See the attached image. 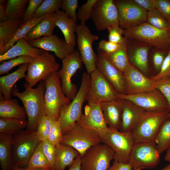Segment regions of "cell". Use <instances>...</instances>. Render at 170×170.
I'll return each mask as SVG.
<instances>
[{"mask_svg":"<svg viewBox=\"0 0 170 170\" xmlns=\"http://www.w3.org/2000/svg\"><path fill=\"white\" fill-rule=\"evenodd\" d=\"M22 21L7 20L0 23V53L12 38Z\"/></svg>","mask_w":170,"mask_h":170,"instance_id":"e575fe53","label":"cell"},{"mask_svg":"<svg viewBox=\"0 0 170 170\" xmlns=\"http://www.w3.org/2000/svg\"><path fill=\"white\" fill-rule=\"evenodd\" d=\"M26 120L0 118V133L13 135L27 127Z\"/></svg>","mask_w":170,"mask_h":170,"instance_id":"d590c367","label":"cell"},{"mask_svg":"<svg viewBox=\"0 0 170 170\" xmlns=\"http://www.w3.org/2000/svg\"><path fill=\"white\" fill-rule=\"evenodd\" d=\"M90 82L86 101L101 103L119 98V94L97 69L90 74Z\"/></svg>","mask_w":170,"mask_h":170,"instance_id":"7c38bea8","label":"cell"},{"mask_svg":"<svg viewBox=\"0 0 170 170\" xmlns=\"http://www.w3.org/2000/svg\"><path fill=\"white\" fill-rule=\"evenodd\" d=\"M53 121L47 115L41 119L36 131L37 136L41 141L48 139L52 124Z\"/></svg>","mask_w":170,"mask_h":170,"instance_id":"b9f144b4","label":"cell"},{"mask_svg":"<svg viewBox=\"0 0 170 170\" xmlns=\"http://www.w3.org/2000/svg\"><path fill=\"white\" fill-rule=\"evenodd\" d=\"M162 170H170V164L167 165L163 168Z\"/></svg>","mask_w":170,"mask_h":170,"instance_id":"6125c7cd","label":"cell"},{"mask_svg":"<svg viewBox=\"0 0 170 170\" xmlns=\"http://www.w3.org/2000/svg\"><path fill=\"white\" fill-rule=\"evenodd\" d=\"M104 116L109 127L119 130L123 110L122 99H116L100 104Z\"/></svg>","mask_w":170,"mask_h":170,"instance_id":"cb8c5ba5","label":"cell"},{"mask_svg":"<svg viewBox=\"0 0 170 170\" xmlns=\"http://www.w3.org/2000/svg\"><path fill=\"white\" fill-rule=\"evenodd\" d=\"M118 97L131 102L145 111H153L169 108L167 100L161 93L156 89L134 94H119Z\"/></svg>","mask_w":170,"mask_h":170,"instance_id":"e0dca14e","label":"cell"},{"mask_svg":"<svg viewBox=\"0 0 170 170\" xmlns=\"http://www.w3.org/2000/svg\"><path fill=\"white\" fill-rule=\"evenodd\" d=\"M44 154L51 169L54 170L56 158V146L48 139L41 141Z\"/></svg>","mask_w":170,"mask_h":170,"instance_id":"bcb514c9","label":"cell"},{"mask_svg":"<svg viewBox=\"0 0 170 170\" xmlns=\"http://www.w3.org/2000/svg\"><path fill=\"white\" fill-rule=\"evenodd\" d=\"M27 41L34 48L54 52L61 60L75 50L74 46L54 34Z\"/></svg>","mask_w":170,"mask_h":170,"instance_id":"7402d4cb","label":"cell"},{"mask_svg":"<svg viewBox=\"0 0 170 170\" xmlns=\"http://www.w3.org/2000/svg\"><path fill=\"white\" fill-rule=\"evenodd\" d=\"M34 58L30 56H23L3 62L0 65V75L8 73L13 68L17 65L29 63L33 60Z\"/></svg>","mask_w":170,"mask_h":170,"instance_id":"60d3db41","label":"cell"},{"mask_svg":"<svg viewBox=\"0 0 170 170\" xmlns=\"http://www.w3.org/2000/svg\"><path fill=\"white\" fill-rule=\"evenodd\" d=\"M27 166L36 168L51 169L44 154L41 141L38 144L31 156Z\"/></svg>","mask_w":170,"mask_h":170,"instance_id":"74e56055","label":"cell"},{"mask_svg":"<svg viewBox=\"0 0 170 170\" xmlns=\"http://www.w3.org/2000/svg\"><path fill=\"white\" fill-rule=\"evenodd\" d=\"M23 86L25 90L22 92H19L16 87H13L11 94L19 99L23 104L28 119L27 128L36 131L41 118L47 115L44 101L45 82L41 81L35 88L26 83Z\"/></svg>","mask_w":170,"mask_h":170,"instance_id":"6da1fadb","label":"cell"},{"mask_svg":"<svg viewBox=\"0 0 170 170\" xmlns=\"http://www.w3.org/2000/svg\"><path fill=\"white\" fill-rule=\"evenodd\" d=\"M54 19L55 26L61 31L65 40L75 47L76 43L75 33L78 25L76 22L60 10L54 13Z\"/></svg>","mask_w":170,"mask_h":170,"instance_id":"484cf974","label":"cell"},{"mask_svg":"<svg viewBox=\"0 0 170 170\" xmlns=\"http://www.w3.org/2000/svg\"><path fill=\"white\" fill-rule=\"evenodd\" d=\"M156 8L170 23V0H156Z\"/></svg>","mask_w":170,"mask_h":170,"instance_id":"db71d44e","label":"cell"},{"mask_svg":"<svg viewBox=\"0 0 170 170\" xmlns=\"http://www.w3.org/2000/svg\"><path fill=\"white\" fill-rule=\"evenodd\" d=\"M28 0H8L5 6L7 20H23Z\"/></svg>","mask_w":170,"mask_h":170,"instance_id":"d6a6232c","label":"cell"},{"mask_svg":"<svg viewBox=\"0 0 170 170\" xmlns=\"http://www.w3.org/2000/svg\"><path fill=\"white\" fill-rule=\"evenodd\" d=\"M44 81V101L46 115L52 121H58L61 108L71 101L63 92L58 71L52 73Z\"/></svg>","mask_w":170,"mask_h":170,"instance_id":"277c9868","label":"cell"},{"mask_svg":"<svg viewBox=\"0 0 170 170\" xmlns=\"http://www.w3.org/2000/svg\"><path fill=\"white\" fill-rule=\"evenodd\" d=\"M168 50L152 48L150 51L149 56L151 58L152 65L158 73L161 70L165 59L168 53Z\"/></svg>","mask_w":170,"mask_h":170,"instance_id":"7bdbcfd3","label":"cell"},{"mask_svg":"<svg viewBox=\"0 0 170 170\" xmlns=\"http://www.w3.org/2000/svg\"><path fill=\"white\" fill-rule=\"evenodd\" d=\"M45 50L31 46L24 38L18 41L6 52L0 55V61L18 57L27 56L34 58L40 56Z\"/></svg>","mask_w":170,"mask_h":170,"instance_id":"d4e9b609","label":"cell"},{"mask_svg":"<svg viewBox=\"0 0 170 170\" xmlns=\"http://www.w3.org/2000/svg\"><path fill=\"white\" fill-rule=\"evenodd\" d=\"M76 33L78 51L87 72L90 74L95 70L97 58V54L93 48V43L98 39V37L92 34L85 24L77 25Z\"/></svg>","mask_w":170,"mask_h":170,"instance_id":"8fae6325","label":"cell"},{"mask_svg":"<svg viewBox=\"0 0 170 170\" xmlns=\"http://www.w3.org/2000/svg\"><path fill=\"white\" fill-rule=\"evenodd\" d=\"M43 1V0H28V5L23 18V21H26L33 18L35 13Z\"/></svg>","mask_w":170,"mask_h":170,"instance_id":"f5cc1de1","label":"cell"},{"mask_svg":"<svg viewBox=\"0 0 170 170\" xmlns=\"http://www.w3.org/2000/svg\"><path fill=\"white\" fill-rule=\"evenodd\" d=\"M76 123L83 128L96 132L102 139L107 133L109 127L105 120L100 104L89 103Z\"/></svg>","mask_w":170,"mask_h":170,"instance_id":"ac0fdd59","label":"cell"},{"mask_svg":"<svg viewBox=\"0 0 170 170\" xmlns=\"http://www.w3.org/2000/svg\"><path fill=\"white\" fill-rule=\"evenodd\" d=\"M154 142L160 155L170 148V117H167L162 122Z\"/></svg>","mask_w":170,"mask_h":170,"instance_id":"1f68e13d","label":"cell"},{"mask_svg":"<svg viewBox=\"0 0 170 170\" xmlns=\"http://www.w3.org/2000/svg\"><path fill=\"white\" fill-rule=\"evenodd\" d=\"M90 82V75L83 73L81 86L76 95L69 104L61 108L58 121L63 134L76 123L82 114V107L86 101Z\"/></svg>","mask_w":170,"mask_h":170,"instance_id":"7a4b0ae2","label":"cell"},{"mask_svg":"<svg viewBox=\"0 0 170 170\" xmlns=\"http://www.w3.org/2000/svg\"><path fill=\"white\" fill-rule=\"evenodd\" d=\"M62 65L58 71L61 87L65 96L72 100L78 91L76 85L71 81L73 76L82 67V61L78 51L75 50L72 53L62 60Z\"/></svg>","mask_w":170,"mask_h":170,"instance_id":"4fadbf2b","label":"cell"},{"mask_svg":"<svg viewBox=\"0 0 170 170\" xmlns=\"http://www.w3.org/2000/svg\"><path fill=\"white\" fill-rule=\"evenodd\" d=\"M127 38L126 48L130 63L145 75L150 71L149 55L152 47L139 41Z\"/></svg>","mask_w":170,"mask_h":170,"instance_id":"44dd1931","label":"cell"},{"mask_svg":"<svg viewBox=\"0 0 170 170\" xmlns=\"http://www.w3.org/2000/svg\"><path fill=\"white\" fill-rule=\"evenodd\" d=\"M7 20L5 4L0 3V23Z\"/></svg>","mask_w":170,"mask_h":170,"instance_id":"680465c9","label":"cell"},{"mask_svg":"<svg viewBox=\"0 0 170 170\" xmlns=\"http://www.w3.org/2000/svg\"><path fill=\"white\" fill-rule=\"evenodd\" d=\"M160 154L154 142L135 143L130 153L129 162L141 169L153 168L160 162Z\"/></svg>","mask_w":170,"mask_h":170,"instance_id":"5bb4252c","label":"cell"},{"mask_svg":"<svg viewBox=\"0 0 170 170\" xmlns=\"http://www.w3.org/2000/svg\"><path fill=\"white\" fill-rule=\"evenodd\" d=\"M133 1L147 12L156 9V0H133Z\"/></svg>","mask_w":170,"mask_h":170,"instance_id":"11a10c76","label":"cell"},{"mask_svg":"<svg viewBox=\"0 0 170 170\" xmlns=\"http://www.w3.org/2000/svg\"><path fill=\"white\" fill-rule=\"evenodd\" d=\"M133 165L129 162L125 163L114 160L108 170H133Z\"/></svg>","mask_w":170,"mask_h":170,"instance_id":"9f6ffc18","label":"cell"},{"mask_svg":"<svg viewBox=\"0 0 170 170\" xmlns=\"http://www.w3.org/2000/svg\"><path fill=\"white\" fill-rule=\"evenodd\" d=\"M101 143L102 139L96 132L76 123L63 134L61 141L77 150L81 157L90 147Z\"/></svg>","mask_w":170,"mask_h":170,"instance_id":"52a82bcc","label":"cell"},{"mask_svg":"<svg viewBox=\"0 0 170 170\" xmlns=\"http://www.w3.org/2000/svg\"><path fill=\"white\" fill-rule=\"evenodd\" d=\"M126 43V42L122 44H117L103 39L98 43L97 48L104 54H109L119 49L125 45Z\"/></svg>","mask_w":170,"mask_h":170,"instance_id":"681fc988","label":"cell"},{"mask_svg":"<svg viewBox=\"0 0 170 170\" xmlns=\"http://www.w3.org/2000/svg\"><path fill=\"white\" fill-rule=\"evenodd\" d=\"M63 133L57 120L53 121L51 129L48 139L56 146L61 143Z\"/></svg>","mask_w":170,"mask_h":170,"instance_id":"7dc6e473","label":"cell"},{"mask_svg":"<svg viewBox=\"0 0 170 170\" xmlns=\"http://www.w3.org/2000/svg\"><path fill=\"white\" fill-rule=\"evenodd\" d=\"M48 15L39 18H32L26 21H24L23 20L19 25L14 36L10 41L4 47L2 51L0 53V55L6 52L18 41L24 38L36 25Z\"/></svg>","mask_w":170,"mask_h":170,"instance_id":"836d02e7","label":"cell"},{"mask_svg":"<svg viewBox=\"0 0 170 170\" xmlns=\"http://www.w3.org/2000/svg\"><path fill=\"white\" fill-rule=\"evenodd\" d=\"M60 65L54 55L44 51L29 63L26 83L32 88L38 82L44 81L53 72L58 71Z\"/></svg>","mask_w":170,"mask_h":170,"instance_id":"ba28073f","label":"cell"},{"mask_svg":"<svg viewBox=\"0 0 170 170\" xmlns=\"http://www.w3.org/2000/svg\"><path fill=\"white\" fill-rule=\"evenodd\" d=\"M168 31H169V34L170 36V26L169 29L168 30Z\"/></svg>","mask_w":170,"mask_h":170,"instance_id":"003e7915","label":"cell"},{"mask_svg":"<svg viewBox=\"0 0 170 170\" xmlns=\"http://www.w3.org/2000/svg\"><path fill=\"white\" fill-rule=\"evenodd\" d=\"M6 2V1L4 0H0V3L5 4V3Z\"/></svg>","mask_w":170,"mask_h":170,"instance_id":"be15d7a7","label":"cell"},{"mask_svg":"<svg viewBox=\"0 0 170 170\" xmlns=\"http://www.w3.org/2000/svg\"><path fill=\"white\" fill-rule=\"evenodd\" d=\"M97 50L96 69L119 94H126V83L124 73L112 65L100 49L97 48Z\"/></svg>","mask_w":170,"mask_h":170,"instance_id":"ffe728a7","label":"cell"},{"mask_svg":"<svg viewBox=\"0 0 170 170\" xmlns=\"http://www.w3.org/2000/svg\"><path fill=\"white\" fill-rule=\"evenodd\" d=\"M62 0H44L35 13L33 18H37L54 13L60 10Z\"/></svg>","mask_w":170,"mask_h":170,"instance_id":"f35d334b","label":"cell"},{"mask_svg":"<svg viewBox=\"0 0 170 170\" xmlns=\"http://www.w3.org/2000/svg\"><path fill=\"white\" fill-rule=\"evenodd\" d=\"M123 35L127 38L139 41L153 48L168 49L170 47L168 31L158 29L146 22L124 30Z\"/></svg>","mask_w":170,"mask_h":170,"instance_id":"3957f363","label":"cell"},{"mask_svg":"<svg viewBox=\"0 0 170 170\" xmlns=\"http://www.w3.org/2000/svg\"><path fill=\"white\" fill-rule=\"evenodd\" d=\"M167 117H170V112L169 113L167 114Z\"/></svg>","mask_w":170,"mask_h":170,"instance_id":"03108f58","label":"cell"},{"mask_svg":"<svg viewBox=\"0 0 170 170\" xmlns=\"http://www.w3.org/2000/svg\"><path fill=\"white\" fill-rule=\"evenodd\" d=\"M11 170H53L51 168H36L26 167H20L14 165L12 167Z\"/></svg>","mask_w":170,"mask_h":170,"instance_id":"91938a15","label":"cell"},{"mask_svg":"<svg viewBox=\"0 0 170 170\" xmlns=\"http://www.w3.org/2000/svg\"><path fill=\"white\" fill-rule=\"evenodd\" d=\"M13 135L0 133V165L1 170H11L14 166L12 156Z\"/></svg>","mask_w":170,"mask_h":170,"instance_id":"f1b7e54d","label":"cell"},{"mask_svg":"<svg viewBox=\"0 0 170 170\" xmlns=\"http://www.w3.org/2000/svg\"><path fill=\"white\" fill-rule=\"evenodd\" d=\"M54 14V13L50 14L43 19L28 32L24 38L29 41L52 35L55 27Z\"/></svg>","mask_w":170,"mask_h":170,"instance_id":"4dcf8cb0","label":"cell"},{"mask_svg":"<svg viewBox=\"0 0 170 170\" xmlns=\"http://www.w3.org/2000/svg\"><path fill=\"white\" fill-rule=\"evenodd\" d=\"M102 140L103 143L114 151V160L129 163L130 153L135 144L131 132H122L109 127L107 133Z\"/></svg>","mask_w":170,"mask_h":170,"instance_id":"30bf717a","label":"cell"},{"mask_svg":"<svg viewBox=\"0 0 170 170\" xmlns=\"http://www.w3.org/2000/svg\"><path fill=\"white\" fill-rule=\"evenodd\" d=\"M97 0H88L78 8L77 13V20L80 24H85L90 19L93 7Z\"/></svg>","mask_w":170,"mask_h":170,"instance_id":"ee69618b","label":"cell"},{"mask_svg":"<svg viewBox=\"0 0 170 170\" xmlns=\"http://www.w3.org/2000/svg\"><path fill=\"white\" fill-rule=\"evenodd\" d=\"M167 77H170V47L160 71L156 75L150 77L155 81Z\"/></svg>","mask_w":170,"mask_h":170,"instance_id":"f907efd6","label":"cell"},{"mask_svg":"<svg viewBox=\"0 0 170 170\" xmlns=\"http://www.w3.org/2000/svg\"><path fill=\"white\" fill-rule=\"evenodd\" d=\"M29 63L21 65L15 71L0 77V93L4 100L12 99L11 91L15 84L19 80L26 78Z\"/></svg>","mask_w":170,"mask_h":170,"instance_id":"4316f807","label":"cell"},{"mask_svg":"<svg viewBox=\"0 0 170 170\" xmlns=\"http://www.w3.org/2000/svg\"><path fill=\"white\" fill-rule=\"evenodd\" d=\"M104 55L112 65L123 73L130 64L127 54L126 43L117 51Z\"/></svg>","mask_w":170,"mask_h":170,"instance_id":"8d00e7d4","label":"cell"},{"mask_svg":"<svg viewBox=\"0 0 170 170\" xmlns=\"http://www.w3.org/2000/svg\"><path fill=\"white\" fill-rule=\"evenodd\" d=\"M107 29L109 33V41L117 44H122L126 42V38L122 36L124 30L120 26H110Z\"/></svg>","mask_w":170,"mask_h":170,"instance_id":"c3c4849f","label":"cell"},{"mask_svg":"<svg viewBox=\"0 0 170 170\" xmlns=\"http://www.w3.org/2000/svg\"><path fill=\"white\" fill-rule=\"evenodd\" d=\"M126 94H134L156 89V82L147 77L130 63L123 72Z\"/></svg>","mask_w":170,"mask_h":170,"instance_id":"d6986e66","label":"cell"},{"mask_svg":"<svg viewBox=\"0 0 170 170\" xmlns=\"http://www.w3.org/2000/svg\"><path fill=\"white\" fill-rule=\"evenodd\" d=\"M91 19L99 31L110 26H119L118 12L113 0H97L92 10Z\"/></svg>","mask_w":170,"mask_h":170,"instance_id":"2e32d148","label":"cell"},{"mask_svg":"<svg viewBox=\"0 0 170 170\" xmlns=\"http://www.w3.org/2000/svg\"><path fill=\"white\" fill-rule=\"evenodd\" d=\"M122 99L123 110L119 130L123 133L131 132L139 122L145 111L131 102Z\"/></svg>","mask_w":170,"mask_h":170,"instance_id":"603a6c76","label":"cell"},{"mask_svg":"<svg viewBox=\"0 0 170 170\" xmlns=\"http://www.w3.org/2000/svg\"><path fill=\"white\" fill-rule=\"evenodd\" d=\"M156 82V89L159 91L166 99L170 109V77L163 78Z\"/></svg>","mask_w":170,"mask_h":170,"instance_id":"816d5d0a","label":"cell"},{"mask_svg":"<svg viewBox=\"0 0 170 170\" xmlns=\"http://www.w3.org/2000/svg\"><path fill=\"white\" fill-rule=\"evenodd\" d=\"M115 152L104 143L94 145L81 157V170H108Z\"/></svg>","mask_w":170,"mask_h":170,"instance_id":"9c48e42d","label":"cell"},{"mask_svg":"<svg viewBox=\"0 0 170 170\" xmlns=\"http://www.w3.org/2000/svg\"><path fill=\"white\" fill-rule=\"evenodd\" d=\"M146 22L162 30L168 31L170 26V23L156 9L147 12Z\"/></svg>","mask_w":170,"mask_h":170,"instance_id":"ab89813d","label":"cell"},{"mask_svg":"<svg viewBox=\"0 0 170 170\" xmlns=\"http://www.w3.org/2000/svg\"><path fill=\"white\" fill-rule=\"evenodd\" d=\"M133 170H142L139 168H137V167H133Z\"/></svg>","mask_w":170,"mask_h":170,"instance_id":"e7e4bbea","label":"cell"},{"mask_svg":"<svg viewBox=\"0 0 170 170\" xmlns=\"http://www.w3.org/2000/svg\"><path fill=\"white\" fill-rule=\"evenodd\" d=\"M12 156L14 165L26 167L40 141L36 131L27 128L13 135Z\"/></svg>","mask_w":170,"mask_h":170,"instance_id":"8992f818","label":"cell"},{"mask_svg":"<svg viewBox=\"0 0 170 170\" xmlns=\"http://www.w3.org/2000/svg\"><path fill=\"white\" fill-rule=\"evenodd\" d=\"M81 157L80 154L78 155L68 170H81Z\"/></svg>","mask_w":170,"mask_h":170,"instance_id":"6f0895ef","label":"cell"},{"mask_svg":"<svg viewBox=\"0 0 170 170\" xmlns=\"http://www.w3.org/2000/svg\"><path fill=\"white\" fill-rule=\"evenodd\" d=\"M79 154L70 146L61 143L56 146L54 170H65L67 166L71 165Z\"/></svg>","mask_w":170,"mask_h":170,"instance_id":"83f0119b","label":"cell"},{"mask_svg":"<svg viewBox=\"0 0 170 170\" xmlns=\"http://www.w3.org/2000/svg\"><path fill=\"white\" fill-rule=\"evenodd\" d=\"M164 159L166 161L170 162V148L167 150Z\"/></svg>","mask_w":170,"mask_h":170,"instance_id":"94428289","label":"cell"},{"mask_svg":"<svg viewBox=\"0 0 170 170\" xmlns=\"http://www.w3.org/2000/svg\"><path fill=\"white\" fill-rule=\"evenodd\" d=\"M113 1L118 12L120 26L123 30L134 27L146 21L147 12L133 0Z\"/></svg>","mask_w":170,"mask_h":170,"instance_id":"9a60e30c","label":"cell"},{"mask_svg":"<svg viewBox=\"0 0 170 170\" xmlns=\"http://www.w3.org/2000/svg\"><path fill=\"white\" fill-rule=\"evenodd\" d=\"M0 117L1 118L26 120L27 115L24 107L17 99L0 100Z\"/></svg>","mask_w":170,"mask_h":170,"instance_id":"f546056e","label":"cell"},{"mask_svg":"<svg viewBox=\"0 0 170 170\" xmlns=\"http://www.w3.org/2000/svg\"><path fill=\"white\" fill-rule=\"evenodd\" d=\"M170 109L145 111L131 131L135 143L154 142L157 132Z\"/></svg>","mask_w":170,"mask_h":170,"instance_id":"5b68a950","label":"cell"},{"mask_svg":"<svg viewBox=\"0 0 170 170\" xmlns=\"http://www.w3.org/2000/svg\"><path fill=\"white\" fill-rule=\"evenodd\" d=\"M78 0H62L60 8L62 11L69 18L74 20L76 23V9L78 6Z\"/></svg>","mask_w":170,"mask_h":170,"instance_id":"f6af8a7d","label":"cell"}]
</instances>
